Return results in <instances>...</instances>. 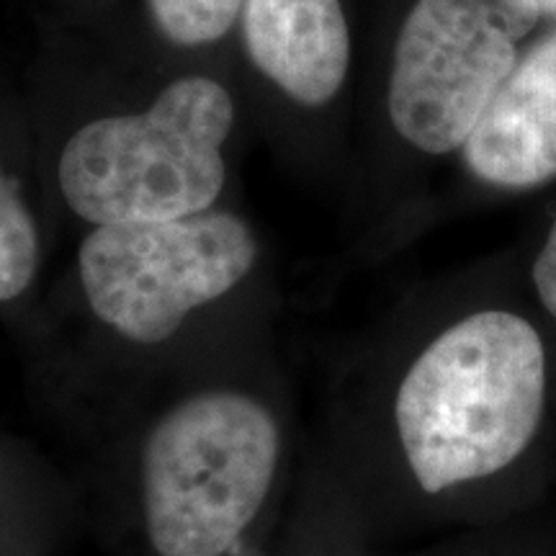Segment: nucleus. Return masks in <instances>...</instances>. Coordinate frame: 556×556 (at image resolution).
Listing matches in <instances>:
<instances>
[{"mask_svg": "<svg viewBox=\"0 0 556 556\" xmlns=\"http://www.w3.org/2000/svg\"><path fill=\"white\" fill-rule=\"evenodd\" d=\"M533 283H536L544 307L556 317V222L548 229L544 250H541L536 263H533Z\"/></svg>", "mask_w": 556, "mask_h": 556, "instance_id": "obj_10", "label": "nucleus"}, {"mask_svg": "<svg viewBox=\"0 0 556 556\" xmlns=\"http://www.w3.org/2000/svg\"><path fill=\"white\" fill-rule=\"evenodd\" d=\"M539 5L541 16H556V0H533Z\"/></svg>", "mask_w": 556, "mask_h": 556, "instance_id": "obj_11", "label": "nucleus"}, {"mask_svg": "<svg viewBox=\"0 0 556 556\" xmlns=\"http://www.w3.org/2000/svg\"><path fill=\"white\" fill-rule=\"evenodd\" d=\"M462 152L477 178L500 189L556 176V34L518 60Z\"/></svg>", "mask_w": 556, "mask_h": 556, "instance_id": "obj_6", "label": "nucleus"}, {"mask_svg": "<svg viewBox=\"0 0 556 556\" xmlns=\"http://www.w3.org/2000/svg\"><path fill=\"white\" fill-rule=\"evenodd\" d=\"M533 0H417L402 24L389 78V119L428 155L462 150L518 65Z\"/></svg>", "mask_w": 556, "mask_h": 556, "instance_id": "obj_5", "label": "nucleus"}, {"mask_svg": "<svg viewBox=\"0 0 556 556\" xmlns=\"http://www.w3.org/2000/svg\"><path fill=\"white\" fill-rule=\"evenodd\" d=\"M258 238L232 212L93 227L78 250L90 312L116 336L157 345L191 312L225 296L258 261Z\"/></svg>", "mask_w": 556, "mask_h": 556, "instance_id": "obj_4", "label": "nucleus"}, {"mask_svg": "<svg viewBox=\"0 0 556 556\" xmlns=\"http://www.w3.org/2000/svg\"><path fill=\"white\" fill-rule=\"evenodd\" d=\"M281 433L266 405L208 389L173 405L142 454L144 528L157 556H225L274 486Z\"/></svg>", "mask_w": 556, "mask_h": 556, "instance_id": "obj_3", "label": "nucleus"}, {"mask_svg": "<svg viewBox=\"0 0 556 556\" xmlns=\"http://www.w3.org/2000/svg\"><path fill=\"white\" fill-rule=\"evenodd\" d=\"M546 353L523 317L484 309L430 343L402 379L394 422L417 484L435 495L505 469L536 435Z\"/></svg>", "mask_w": 556, "mask_h": 556, "instance_id": "obj_1", "label": "nucleus"}, {"mask_svg": "<svg viewBox=\"0 0 556 556\" xmlns=\"http://www.w3.org/2000/svg\"><path fill=\"white\" fill-rule=\"evenodd\" d=\"M242 41L253 67L302 106L343 88L351 34L340 0H242Z\"/></svg>", "mask_w": 556, "mask_h": 556, "instance_id": "obj_7", "label": "nucleus"}, {"mask_svg": "<svg viewBox=\"0 0 556 556\" xmlns=\"http://www.w3.org/2000/svg\"><path fill=\"white\" fill-rule=\"evenodd\" d=\"M39 268V232L29 206L0 170V304L31 287Z\"/></svg>", "mask_w": 556, "mask_h": 556, "instance_id": "obj_8", "label": "nucleus"}, {"mask_svg": "<svg viewBox=\"0 0 556 556\" xmlns=\"http://www.w3.org/2000/svg\"><path fill=\"white\" fill-rule=\"evenodd\" d=\"M232 127L235 101L222 83L178 78L139 114L83 124L60 155V191L93 227L206 212L225 189Z\"/></svg>", "mask_w": 556, "mask_h": 556, "instance_id": "obj_2", "label": "nucleus"}, {"mask_svg": "<svg viewBox=\"0 0 556 556\" xmlns=\"http://www.w3.org/2000/svg\"><path fill=\"white\" fill-rule=\"evenodd\" d=\"M157 31L176 47H206L225 39L242 0H148Z\"/></svg>", "mask_w": 556, "mask_h": 556, "instance_id": "obj_9", "label": "nucleus"}]
</instances>
